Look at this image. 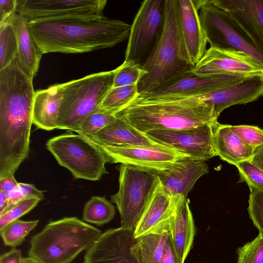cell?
Segmentation results:
<instances>
[{
  "instance_id": "35",
  "label": "cell",
  "mask_w": 263,
  "mask_h": 263,
  "mask_svg": "<svg viewBox=\"0 0 263 263\" xmlns=\"http://www.w3.org/2000/svg\"><path fill=\"white\" fill-rule=\"evenodd\" d=\"M237 263H263V233L237 250Z\"/></svg>"
},
{
  "instance_id": "18",
  "label": "cell",
  "mask_w": 263,
  "mask_h": 263,
  "mask_svg": "<svg viewBox=\"0 0 263 263\" xmlns=\"http://www.w3.org/2000/svg\"><path fill=\"white\" fill-rule=\"evenodd\" d=\"M181 197L170 194L165 190L160 181L157 190L134 230L135 237L149 233L168 232L171 222Z\"/></svg>"
},
{
  "instance_id": "9",
  "label": "cell",
  "mask_w": 263,
  "mask_h": 263,
  "mask_svg": "<svg viewBox=\"0 0 263 263\" xmlns=\"http://www.w3.org/2000/svg\"><path fill=\"white\" fill-rule=\"evenodd\" d=\"M165 1L141 3L130 25L124 61L142 67L150 57L163 31Z\"/></svg>"
},
{
  "instance_id": "40",
  "label": "cell",
  "mask_w": 263,
  "mask_h": 263,
  "mask_svg": "<svg viewBox=\"0 0 263 263\" xmlns=\"http://www.w3.org/2000/svg\"><path fill=\"white\" fill-rule=\"evenodd\" d=\"M159 263H180L172 243L168 232L163 254Z\"/></svg>"
},
{
  "instance_id": "27",
  "label": "cell",
  "mask_w": 263,
  "mask_h": 263,
  "mask_svg": "<svg viewBox=\"0 0 263 263\" xmlns=\"http://www.w3.org/2000/svg\"><path fill=\"white\" fill-rule=\"evenodd\" d=\"M115 213L114 205L105 197L93 196L84 206L83 219L87 223L102 226L112 220Z\"/></svg>"
},
{
  "instance_id": "45",
  "label": "cell",
  "mask_w": 263,
  "mask_h": 263,
  "mask_svg": "<svg viewBox=\"0 0 263 263\" xmlns=\"http://www.w3.org/2000/svg\"><path fill=\"white\" fill-rule=\"evenodd\" d=\"M24 263H39L37 261L31 257L24 258Z\"/></svg>"
},
{
  "instance_id": "21",
  "label": "cell",
  "mask_w": 263,
  "mask_h": 263,
  "mask_svg": "<svg viewBox=\"0 0 263 263\" xmlns=\"http://www.w3.org/2000/svg\"><path fill=\"white\" fill-rule=\"evenodd\" d=\"M195 226L189 200L182 196L171 222L168 235L180 263H184L192 247Z\"/></svg>"
},
{
  "instance_id": "43",
  "label": "cell",
  "mask_w": 263,
  "mask_h": 263,
  "mask_svg": "<svg viewBox=\"0 0 263 263\" xmlns=\"http://www.w3.org/2000/svg\"><path fill=\"white\" fill-rule=\"evenodd\" d=\"M251 162L263 170V147L256 148Z\"/></svg>"
},
{
  "instance_id": "29",
  "label": "cell",
  "mask_w": 263,
  "mask_h": 263,
  "mask_svg": "<svg viewBox=\"0 0 263 263\" xmlns=\"http://www.w3.org/2000/svg\"><path fill=\"white\" fill-rule=\"evenodd\" d=\"M18 46L14 29L8 22L0 24V70L17 57Z\"/></svg>"
},
{
  "instance_id": "24",
  "label": "cell",
  "mask_w": 263,
  "mask_h": 263,
  "mask_svg": "<svg viewBox=\"0 0 263 263\" xmlns=\"http://www.w3.org/2000/svg\"><path fill=\"white\" fill-rule=\"evenodd\" d=\"M214 147L216 156L235 166L251 160L255 149L246 144L231 129V125L217 124L214 128Z\"/></svg>"
},
{
  "instance_id": "37",
  "label": "cell",
  "mask_w": 263,
  "mask_h": 263,
  "mask_svg": "<svg viewBox=\"0 0 263 263\" xmlns=\"http://www.w3.org/2000/svg\"><path fill=\"white\" fill-rule=\"evenodd\" d=\"M5 194L7 199L5 210L24 199L31 197H44V191L37 189L33 184L21 182L13 190Z\"/></svg>"
},
{
  "instance_id": "5",
  "label": "cell",
  "mask_w": 263,
  "mask_h": 263,
  "mask_svg": "<svg viewBox=\"0 0 263 263\" xmlns=\"http://www.w3.org/2000/svg\"><path fill=\"white\" fill-rule=\"evenodd\" d=\"M117 71V67L60 84L58 129L74 132L85 118L98 109L113 87Z\"/></svg>"
},
{
  "instance_id": "31",
  "label": "cell",
  "mask_w": 263,
  "mask_h": 263,
  "mask_svg": "<svg viewBox=\"0 0 263 263\" xmlns=\"http://www.w3.org/2000/svg\"><path fill=\"white\" fill-rule=\"evenodd\" d=\"M116 113L99 108L85 118L74 130L84 137H89L110 124Z\"/></svg>"
},
{
  "instance_id": "26",
  "label": "cell",
  "mask_w": 263,
  "mask_h": 263,
  "mask_svg": "<svg viewBox=\"0 0 263 263\" xmlns=\"http://www.w3.org/2000/svg\"><path fill=\"white\" fill-rule=\"evenodd\" d=\"M168 232L149 233L136 238L133 251L139 263H159Z\"/></svg>"
},
{
  "instance_id": "34",
  "label": "cell",
  "mask_w": 263,
  "mask_h": 263,
  "mask_svg": "<svg viewBox=\"0 0 263 263\" xmlns=\"http://www.w3.org/2000/svg\"><path fill=\"white\" fill-rule=\"evenodd\" d=\"M239 182H246L250 191L263 192V170L254 164L251 160H246L237 164Z\"/></svg>"
},
{
  "instance_id": "36",
  "label": "cell",
  "mask_w": 263,
  "mask_h": 263,
  "mask_svg": "<svg viewBox=\"0 0 263 263\" xmlns=\"http://www.w3.org/2000/svg\"><path fill=\"white\" fill-rule=\"evenodd\" d=\"M231 129L249 146L255 149L263 147L262 129L249 125H231Z\"/></svg>"
},
{
  "instance_id": "33",
  "label": "cell",
  "mask_w": 263,
  "mask_h": 263,
  "mask_svg": "<svg viewBox=\"0 0 263 263\" xmlns=\"http://www.w3.org/2000/svg\"><path fill=\"white\" fill-rule=\"evenodd\" d=\"M43 199L39 197L24 199L7 209L0 215V230L33 209Z\"/></svg>"
},
{
  "instance_id": "28",
  "label": "cell",
  "mask_w": 263,
  "mask_h": 263,
  "mask_svg": "<svg viewBox=\"0 0 263 263\" xmlns=\"http://www.w3.org/2000/svg\"><path fill=\"white\" fill-rule=\"evenodd\" d=\"M139 95L137 85L112 87L105 97L100 108L118 112Z\"/></svg>"
},
{
  "instance_id": "11",
  "label": "cell",
  "mask_w": 263,
  "mask_h": 263,
  "mask_svg": "<svg viewBox=\"0 0 263 263\" xmlns=\"http://www.w3.org/2000/svg\"><path fill=\"white\" fill-rule=\"evenodd\" d=\"M99 146L106 156L108 162L120 163L155 172L168 168L188 157L159 144Z\"/></svg>"
},
{
  "instance_id": "20",
  "label": "cell",
  "mask_w": 263,
  "mask_h": 263,
  "mask_svg": "<svg viewBox=\"0 0 263 263\" xmlns=\"http://www.w3.org/2000/svg\"><path fill=\"white\" fill-rule=\"evenodd\" d=\"M228 12L263 52V0H209Z\"/></svg>"
},
{
  "instance_id": "1",
  "label": "cell",
  "mask_w": 263,
  "mask_h": 263,
  "mask_svg": "<svg viewBox=\"0 0 263 263\" xmlns=\"http://www.w3.org/2000/svg\"><path fill=\"white\" fill-rule=\"evenodd\" d=\"M130 26L103 14L40 18L28 23L30 33L43 54L111 48L128 39Z\"/></svg>"
},
{
  "instance_id": "15",
  "label": "cell",
  "mask_w": 263,
  "mask_h": 263,
  "mask_svg": "<svg viewBox=\"0 0 263 263\" xmlns=\"http://www.w3.org/2000/svg\"><path fill=\"white\" fill-rule=\"evenodd\" d=\"M246 78L236 76H199L189 71L172 81L147 93L146 98L189 97L209 93Z\"/></svg>"
},
{
  "instance_id": "30",
  "label": "cell",
  "mask_w": 263,
  "mask_h": 263,
  "mask_svg": "<svg viewBox=\"0 0 263 263\" xmlns=\"http://www.w3.org/2000/svg\"><path fill=\"white\" fill-rule=\"evenodd\" d=\"M39 222V220L26 221L17 219L8 224L0 230L4 244L11 247L20 246Z\"/></svg>"
},
{
  "instance_id": "19",
  "label": "cell",
  "mask_w": 263,
  "mask_h": 263,
  "mask_svg": "<svg viewBox=\"0 0 263 263\" xmlns=\"http://www.w3.org/2000/svg\"><path fill=\"white\" fill-rule=\"evenodd\" d=\"M205 161L186 157L170 167L156 173L166 192L173 196L187 198L197 181L209 172Z\"/></svg>"
},
{
  "instance_id": "6",
  "label": "cell",
  "mask_w": 263,
  "mask_h": 263,
  "mask_svg": "<svg viewBox=\"0 0 263 263\" xmlns=\"http://www.w3.org/2000/svg\"><path fill=\"white\" fill-rule=\"evenodd\" d=\"M46 147L59 164L76 179L97 181L107 173L105 164L108 160L105 154L81 135L65 133L52 137L47 141Z\"/></svg>"
},
{
  "instance_id": "42",
  "label": "cell",
  "mask_w": 263,
  "mask_h": 263,
  "mask_svg": "<svg viewBox=\"0 0 263 263\" xmlns=\"http://www.w3.org/2000/svg\"><path fill=\"white\" fill-rule=\"evenodd\" d=\"M14 175L0 179V191L6 193L13 190L18 184Z\"/></svg>"
},
{
  "instance_id": "14",
  "label": "cell",
  "mask_w": 263,
  "mask_h": 263,
  "mask_svg": "<svg viewBox=\"0 0 263 263\" xmlns=\"http://www.w3.org/2000/svg\"><path fill=\"white\" fill-rule=\"evenodd\" d=\"M17 12L29 20L102 14L106 0H17Z\"/></svg>"
},
{
  "instance_id": "25",
  "label": "cell",
  "mask_w": 263,
  "mask_h": 263,
  "mask_svg": "<svg viewBox=\"0 0 263 263\" xmlns=\"http://www.w3.org/2000/svg\"><path fill=\"white\" fill-rule=\"evenodd\" d=\"M61 99L60 84L36 91L33 106V124L38 128L47 131L58 128Z\"/></svg>"
},
{
  "instance_id": "16",
  "label": "cell",
  "mask_w": 263,
  "mask_h": 263,
  "mask_svg": "<svg viewBox=\"0 0 263 263\" xmlns=\"http://www.w3.org/2000/svg\"><path fill=\"white\" fill-rule=\"evenodd\" d=\"M182 53L194 67L206 51L207 40L195 0H177Z\"/></svg>"
},
{
  "instance_id": "8",
  "label": "cell",
  "mask_w": 263,
  "mask_h": 263,
  "mask_svg": "<svg viewBox=\"0 0 263 263\" xmlns=\"http://www.w3.org/2000/svg\"><path fill=\"white\" fill-rule=\"evenodd\" d=\"M195 3L211 47L240 51L263 64V52L228 12L209 0H195Z\"/></svg>"
},
{
  "instance_id": "4",
  "label": "cell",
  "mask_w": 263,
  "mask_h": 263,
  "mask_svg": "<svg viewBox=\"0 0 263 263\" xmlns=\"http://www.w3.org/2000/svg\"><path fill=\"white\" fill-rule=\"evenodd\" d=\"M142 67L147 73L138 84L139 94L152 92L194 67L182 53L177 0L165 1V22L161 38Z\"/></svg>"
},
{
  "instance_id": "3",
  "label": "cell",
  "mask_w": 263,
  "mask_h": 263,
  "mask_svg": "<svg viewBox=\"0 0 263 263\" xmlns=\"http://www.w3.org/2000/svg\"><path fill=\"white\" fill-rule=\"evenodd\" d=\"M101 234L77 217H64L48 223L31 237L29 256L39 263H70Z\"/></svg>"
},
{
  "instance_id": "44",
  "label": "cell",
  "mask_w": 263,
  "mask_h": 263,
  "mask_svg": "<svg viewBox=\"0 0 263 263\" xmlns=\"http://www.w3.org/2000/svg\"><path fill=\"white\" fill-rule=\"evenodd\" d=\"M7 204V199L5 193L0 191V215L5 210Z\"/></svg>"
},
{
  "instance_id": "2",
  "label": "cell",
  "mask_w": 263,
  "mask_h": 263,
  "mask_svg": "<svg viewBox=\"0 0 263 263\" xmlns=\"http://www.w3.org/2000/svg\"><path fill=\"white\" fill-rule=\"evenodd\" d=\"M116 116L142 134L152 130L181 129L218 123L213 107L196 97L138 96Z\"/></svg>"
},
{
  "instance_id": "17",
  "label": "cell",
  "mask_w": 263,
  "mask_h": 263,
  "mask_svg": "<svg viewBox=\"0 0 263 263\" xmlns=\"http://www.w3.org/2000/svg\"><path fill=\"white\" fill-rule=\"evenodd\" d=\"M263 96V75L245 78L213 92L198 96L210 104L219 117L226 108L233 105L253 102Z\"/></svg>"
},
{
  "instance_id": "39",
  "label": "cell",
  "mask_w": 263,
  "mask_h": 263,
  "mask_svg": "<svg viewBox=\"0 0 263 263\" xmlns=\"http://www.w3.org/2000/svg\"><path fill=\"white\" fill-rule=\"evenodd\" d=\"M17 0L0 1V24L7 22L17 12Z\"/></svg>"
},
{
  "instance_id": "10",
  "label": "cell",
  "mask_w": 263,
  "mask_h": 263,
  "mask_svg": "<svg viewBox=\"0 0 263 263\" xmlns=\"http://www.w3.org/2000/svg\"><path fill=\"white\" fill-rule=\"evenodd\" d=\"M217 124L176 130H152L143 134L158 144L189 157L206 161L216 156L214 134Z\"/></svg>"
},
{
  "instance_id": "7",
  "label": "cell",
  "mask_w": 263,
  "mask_h": 263,
  "mask_svg": "<svg viewBox=\"0 0 263 263\" xmlns=\"http://www.w3.org/2000/svg\"><path fill=\"white\" fill-rule=\"evenodd\" d=\"M159 183L155 172L121 164L119 190L110 196L118 208L121 227L135 230Z\"/></svg>"
},
{
  "instance_id": "13",
  "label": "cell",
  "mask_w": 263,
  "mask_h": 263,
  "mask_svg": "<svg viewBox=\"0 0 263 263\" xmlns=\"http://www.w3.org/2000/svg\"><path fill=\"white\" fill-rule=\"evenodd\" d=\"M136 240L134 229H109L86 250L84 263H139L133 251Z\"/></svg>"
},
{
  "instance_id": "32",
  "label": "cell",
  "mask_w": 263,
  "mask_h": 263,
  "mask_svg": "<svg viewBox=\"0 0 263 263\" xmlns=\"http://www.w3.org/2000/svg\"><path fill=\"white\" fill-rule=\"evenodd\" d=\"M147 73L141 66L124 61L117 67L112 87L138 85Z\"/></svg>"
},
{
  "instance_id": "12",
  "label": "cell",
  "mask_w": 263,
  "mask_h": 263,
  "mask_svg": "<svg viewBox=\"0 0 263 263\" xmlns=\"http://www.w3.org/2000/svg\"><path fill=\"white\" fill-rule=\"evenodd\" d=\"M199 76L263 75V64L240 51L210 47L192 68Z\"/></svg>"
},
{
  "instance_id": "38",
  "label": "cell",
  "mask_w": 263,
  "mask_h": 263,
  "mask_svg": "<svg viewBox=\"0 0 263 263\" xmlns=\"http://www.w3.org/2000/svg\"><path fill=\"white\" fill-rule=\"evenodd\" d=\"M248 208L254 225L263 233V192L250 191Z\"/></svg>"
},
{
  "instance_id": "23",
  "label": "cell",
  "mask_w": 263,
  "mask_h": 263,
  "mask_svg": "<svg viewBox=\"0 0 263 263\" xmlns=\"http://www.w3.org/2000/svg\"><path fill=\"white\" fill-rule=\"evenodd\" d=\"M85 138L98 146L158 144L116 116L110 124L100 131L91 137Z\"/></svg>"
},
{
  "instance_id": "41",
  "label": "cell",
  "mask_w": 263,
  "mask_h": 263,
  "mask_svg": "<svg viewBox=\"0 0 263 263\" xmlns=\"http://www.w3.org/2000/svg\"><path fill=\"white\" fill-rule=\"evenodd\" d=\"M0 263H24V258L20 250L13 248L1 255Z\"/></svg>"
},
{
  "instance_id": "22",
  "label": "cell",
  "mask_w": 263,
  "mask_h": 263,
  "mask_svg": "<svg viewBox=\"0 0 263 263\" xmlns=\"http://www.w3.org/2000/svg\"><path fill=\"white\" fill-rule=\"evenodd\" d=\"M30 21L27 16L16 12L7 22L12 25L16 34L19 63L27 74L33 79L37 73L43 53L29 30Z\"/></svg>"
}]
</instances>
